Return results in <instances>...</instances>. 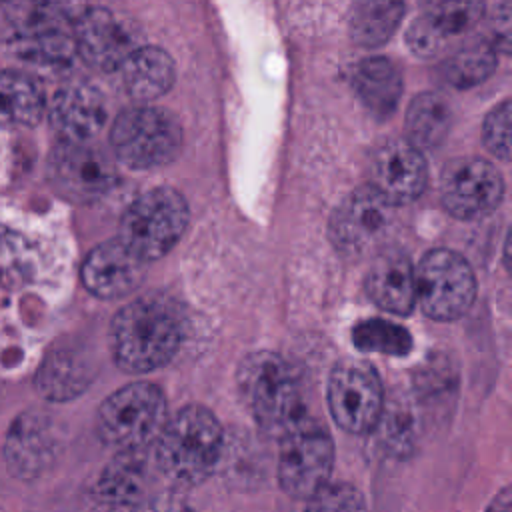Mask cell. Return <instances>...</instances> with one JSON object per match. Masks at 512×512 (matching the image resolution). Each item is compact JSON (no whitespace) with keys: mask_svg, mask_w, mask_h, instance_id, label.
<instances>
[{"mask_svg":"<svg viewBox=\"0 0 512 512\" xmlns=\"http://www.w3.org/2000/svg\"><path fill=\"white\" fill-rule=\"evenodd\" d=\"M180 340V318L174 308L158 296L128 302L110 324L114 362L130 374H146L168 364Z\"/></svg>","mask_w":512,"mask_h":512,"instance_id":"cell-1","label":"cell"},{"mask_svg":"<svg viewBox=\"0 0 512 512\" xmlns=\"http://www.w3.org/2000/svg\"><path fill=\"white\" fill-rule=\"evenodd\" d=\"M224 434L216 416L198 404L168 418L152 444L156 472L174 486H196L216 468Z\"/></svg>","mask_w":512,"mask_h":512,"instance_id":"cell-2","label":"cell"},{"mask_svg":"<svg viewBox=\"0 0 512 512\" xmlns=\"http://www.w3.org/2000/svg\"><path fill=\"white\" fill-rule=\"evenodd\" d=\"M8 52L36 66H66L76 56L74 16L60 0H20L6 26Z\"/></svg>","mask_w":512,"mask_h":512,"instance_id":"cell-3","label":"cell"},{"mask_svg":"<svg viewBox=\"0 0 512 512\" xmlns=\"http://www.w3.org/2000/svg\"><path fill=\"white\" fill-rule=\"evenodd\" d=\"M238 388L254 420L268 432L280 434L302 414L298 378L276 352L248 354L238 366Z\"/></svg>","mask_w":512,"mask_h":512,"instance_id":"cell-4","label":"cell"},{"mask_svg":"<svg viewBox=\"0 0 512 512\" xmlns=\"http://www.w3.org/2000/svg\"><path fill=\"white\" fill-rule=\"evenodd\" d=\"M164 392L152 382H132L112 392L98 408L96 432L116 450L148 448L166 424Z\"/></svg>","mask_w":512,"mask_h":512,"instance_id":"cell-5","label":"cell"},{"mask_svg":"<svg viewBox=\"0 0 512 512\" xmlns=\"http://www.w3.org/2000/svg\"><path fill=\"white\" fill-rule=\"evenodd\" d=\"M188 204L174 188H152L122 214L118 240L144 262L168 254L188 226Z\"/></svg>","mask_w":512,"mask_h":512,"instance_id":"cell-6","label":"cell"},{"mask_svg":"<svg viewBox=\"0 0 512 512\" xmlns=\"http://www.w3.org/2000/svg\"><path fill=\"white\" fill-rule=\"evenodd\" d=\"M332 466V436L312 416L302 412L280 432L278 482L288 496L308 500L330 482Z\"/></svg>","mask_w":512,"mask_h":512,"instance_id":"cell-7","label":"cell"},{"mask_svg":"<svg viewBox=\"0 0 512 512\" xmlns=\"http://www.w3.org/2000/svg\"><path fill=\"white\" fill-rule=\"evenodd\" d=\"M110 144L116 158L126 166L158 168L176 158L182 146V128L164 108L132 106L116 116Z\"/></svg>","mask_w":512,"mask_h":512,"instance_id":"cell-8","label":"cell"},{"mask_svg":"<svg viewBox=\"0 0 512 512\" xmlns=\"http://www.w3.org/2000/svg\"><path fill=\"white\" fill-rule=\"evenodd\" d=\"M416 272V302L438 322H450L472 306L476 276L464 256L448 248H434L422 256Z\"/></svg>","mask_w":512,"mask_h":512,"instance_id":"cell-9","label":"cell"},{"mask_svg":"<svg viewBox=\"0 0 512 512\" xmlns=\"http://www.w3.org/2000/svg\"><path fill=\"white\" fill-rule=\"evenodd\" d=\"M394 208L368 184L356 188L332 212V246L348 260L374 256L392 230Z\"/></svg>","mask_w":512,"mask_h":512,"instance_id":"cell-10","label":"cell"},{"mask_svg":"<svg viewBox=\"0 0 512 512\" xmlns=\"http://www.w3.org/2000/svg\"><path fill=\"white\" fill-rule=\"evenodd\" d=\"M332 420L350 434L370 432L382 418L384 392L372 364L356 358L340 360L326 390Z\"/></svg>","mask_w":512,"mask_h":512,"instance_id":"cell-11","label":"cell"},{"mask_svg":"<svg viewBox=\"0 0 512 512\" xmlns=\"http://www.w3.org/2000/svg\"><path fill=\"white\" fill-rule=\"evenodd\" d=\"M46 176L54 192L76 204L100 200L116 182L114 162L88 142H66L50 150Z\"/></svg>","mask_w":512,"mask_h":512,"instance_id":"cell-12","label":"cell"},{"mask_svg":"<svg viewBox=\"0 0 512 512\" xmlns=\"http://www.w3.org/2000/svg\"><path fill=\"white\" fill-rule=\"evenodd\" d=\"M504 196L500 172L482 158H456L442 170L440 200L456 218L472 220L490 214Z\"/></svg>","mask_w":512,"mask_h":512,"instance_id":"cell-13","label":"cell"},{"mask_svg":"<svg viewBox=\"0 0 512 512\" xmlns=\"http://www.w3.org/2000/svg\"><path fill=\"white\" fill-rule=\"evenodd\" d=\"M60 452V438L54 420L42 410L20 412L4 440V462L8 472L24 482L48 472Z\"/></svg>","mask_w":512,"mask_h":512,"instance_id":"cell-14","label":"cell"},{"mask_svg":"<svg viewBox=\"0 0 512 512\" xmlns=\"http://www.w3.org/2000/svg\"><path fill=\"white\" fill-rule=\"evenodd\" d=\"M428 182V168L414 144L402 138L382 142L370 158L368 186L392 206L416 200Z\"/></svg>","mask_w":512,"mask_h":512,"instance_id":"cell-15","label":"cell"},{"mask_svg":"<svg viewBox=\"0 0 512 512\" xmlns=\"http://www.w3.org/2000/svg\"><path fill=\"white\" fill-rule=\"evenodd\" d=\"M74 44L76 56L100 72L118 70L136 48L128 26L100 6H88L74 16Z\"/></svg>","mask_w":512,"mask_h":512,"instance_id":"cell-16","label":"cell"},{"mask_svg":"<svg viewBox=\"0 0 512 512\" xmlns=\"http://www.w3.org/2000/svg\"><path fill=\"white\" fill-rule=\"evenodd\" d=\"M146 264L118 238L92 248L82 262L80 278L96 298L112 300L138 290L146 276Z\"/></svg>","mask_w":512,"mask_h":512,"instance_id":"cell-17","label":"cell"},{"mask_svg":"<svg viewBox=\"0 0 512 512\" xmlns=\"http://www.w3.org/2000/svg\"><path fill=\"white\" fill-rule=\"evenodd\" d=\"M46 112L58 140L66 142H90L106 122L104 98L86 82L60 86L46 100Z\"/></svg>","mask_w":512,"mask_h":512,"instance_id":"cell-18","label":"cell"},{"mask_svg":"<svg viewBox=\"0 0 512 512\" xmlns=\"http://www.w3.org/2000/svg\"><path fill=\"white\" fill-rule=\"evenodd\" d=\"M366 292L378 308L408 316L416 304V272L410 256L398 248L376 252L366 274Z\"/></svg>","mask_w":512,"mask_h":512,"instance_id":"cell-19","label":"cell"},{"mask_svg":"<svg viewBox=\"0 0 512 512\" xmlns=\"http://www.w3.org/2000/svg\"><path fill=\"white\" fill-rule=\"evenodd\" d=\"M152 446L118 450L94 484V498L106 506H134L144 500L152 478Z\"/></svg>","mask_w":512,"mask_h":512,"instance_id":"cell-20","label":"cell"},{"mask_svg":"<svg viewBox=\"0 0 512 512\" xmlns=\"http://www.w3.org/2000/svg\"><path fill=\"white\" fill-rule=\"evenodd\" d=\"M94 378L92 360L78 346L50 350L36 370L34 386L50 402H68L80 396Z\"/></svg>","mask_w":512,"mask_h":512,"instance_id":"cell-21","label":"cell"},{"mask_svg":"<svg viewBox=\"0 0 512 512\" xmlns=\"http://www.w3.org/2000/svg\"><path fill=\"white\" fill-rule=\"evenodd\" d=\"M124 88L138 102H150L166 94L174 84V62L162 48H134L118 68Z\"/></svg>","mask_w":512,"mask_h":512,"instance_id":"cell-22","label":"cell"},{"mask_svg":"<svg viewBox=\"0 0 512 512\" xmlns=\"http://www.w3.org/2000/svg\"><path fill=\"white\" fill-rule=\"evenodd\" d=\"M352 84L370 114L388 118L396 112L402 94V78L388 58L374 56L362 60L354 70Z\"/></svg>","mask_w":512,"mask_h":512,"instance_id":"cell-23","label":"cell"},{"mask_svg":"<svg viewBox=\"0 0 512 512\" xmlns=\"http://www.w3.org/2000/svg\"><path fill=\"white\" fill-rule=\"evenodd\" d=\"M46 112L42 86L18 70H0V126H36Z\"/></svg>","mask_w":512,"mask_h":512,"instance_id":"cell-24","label":"cell"},{"mask_svg":"<svg viewBox=\"0 0 512 512\" xmlns=\"http://www.w3.org/2000/svg\"><path fill=\"white\" fill-rule=\"evenodd\" d=\"M404 10V0H356L348 18L350 38L364 48L382 46L400 26Z\"/></svg>","mask_w":512,"mask_h":512,"instance_id":"cell-25","label":"cell"},{"mask_svg":"<svg viewBox=\"0 0 512 512\" xmlns=\"http://www.w3.org/2000/svg\"><path fill=\"white\" fill-rule=\"evenodd\" d=\"M450 126L452 110L444 96L436 92H422L410 102L406 112V140L418 150L440 146L448 136Z\"/></svg>","mask_w":512,"mask_h":512,"instance_id":"cell-26","label":"cell"},{"mask_svg":"<svg viewBox=\"0 0 512 512\" xmlns=\"http://www.w3.org/2000/svg\"><path fill=\"white\" fill-rule=\"evenodd\" d=\"M484 16V0H422L420 20L444 42L470 32Z\"/></svg>","mask_w":512,"mask_h":512,"instance_id":"cell-27","label":"cell"},{"mask_svg":"<svg viewBox=\"0 0 512 512\" xmlns=\"http://www.w3.org/2000/svg\"><path fill=\"white\" fill-rule=\"evenodd\" d=\"M498 64L496 48L486 40H474L446 58L442 64L444 80L454 88H472L484 82Z\"/></svg>","mask_w":512,"mask_h":512,"instance_id":"cell-28","label":"cell"},{"mask_svg":"<svg viewBox=\"0 0 512 512\" xmlns=\"http://www.w3.org/2000/svg\"><path fill=\"white\" fill-rule=\"evenodd\" d=\"M352 342L358 350L380 352L390 356H406L412 350V336L400 324L370 318L352 328Z\"/></svg>","mask_w":512,"mask_h":512,"instance_id":"cell-29","label":"cell"},{"mask_svg":"<svg viewBox=\"0 0 512 512\" xmlns=\"http://www.w3.org/2000/svg\"><path fill=\"white\" fill-rule=\"evenodd\" d=\"M304 512H366V502L352 484L328 482L306 500Z\"/></svg>","mask_w":512,"mask_h":512,"instance_id":"cell-30","label":"cell"},{"mask_svg":"<svg viewBox=\"0 0 512 512\" xmlns=\"http://www.w3.org/2000/svg\"><path fill=\"white\" fill-rule=\"evenodd\" d=\"M510 114V100H504L484 120V144L504 162L510 160Z\"/></svg>","mask_w":512,"mask_h":512,"instance_id":"cell-31","label":"cell"},{"mask_svg":"<svg viewBox=\"0 0 512 512\" xmlns=\"http://www.w3.org/2000/svg\"><path fill=\"white\" fill-rule=\"evenodd\" d=\"M406 42L410 46V50L422 58H430L440 54L448 42H444L436 32H432L420 18H416L406 34Z\"/></svg>","mask_w":512,"mask_h":512,"instance_id":"cell-32","label":"cell"},{"mask_svg":"<svg viewBox=\"0 0 512 512\" xmlns=\"http://www.w3.org/2000/svg\"><path fill=\"white\" fill-rule=\"evenodd\" d=\"M492 34L488 42L496 48V52H508L510 48V6L508 2H502L492 18Z\"/></svg>","mask_w":512,"mask_h":512,"instance_id":"cell-33","label":"cell"},{"mask_svg":"<svg viewBox=\"0 0 512 512\" xmlns=\"http://www.w3.org/2000/svg\"><path fill=\"white\" fill-rule=\"evenodd\" d=\"M130 512H192L188 506L170 498H144L142 502L130 506Z\"/></svg>","mask_w":512,"mask_h":512,"instance_id":"cell-34","label":"cell"},{"mask_svg":"<svg viewBox=\"0 0 512 512\" xmlns=\"http://www.w3.org/2000/svg\"><path fill=\"white\" fill-rule=\"evenodd\" d=\"M486 512H512V498H510V488H502L494 500L490 502Z\"/></svg>","mask_w":512,"mask_h":512,"instance_id":"cell-35","label":"cell"},{"mask_svg":"<svg viewBox=\"0 0 512 512\" xmlns=\"http://www.w3.org/2000/svg\"><path fill=\"white\" fill-rule=\"evenodd\" d=\"M6 2H12V0H0V4H6Z\"/></svg>","mask_w":512,"mask_h":512,"instance_id":"cell-36","label":"cell"}]
</instances>
